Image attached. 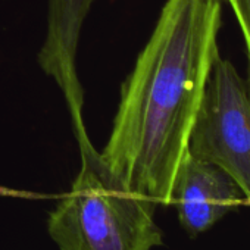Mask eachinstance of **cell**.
Listing matches in <instances>:
<instances>
[{
	"mask_svg": "<svg viewBox=\"0 0 250 250\" xmlns=\"http://www.w3.org/2000/svg\"><path fill=\"white\" fill-rule=\"evenodd\" d=\"M222 3L167 0L121 88L100 156L125 187L156 205H172L174 181L219 52Z\"/></svg>",
	"mask_w": 250,
	"mask_h": 250,
	"instance_id": "1",
	"label": "cell"
},
{
	"mask_svg": "<svg viewBox=\"0 0 250 250\" xmlns=\"http://www.w3.org/2000/svg\"><path fill=\"white\" fill-rule=\"evenodd\" d=\"M81 168L50 212L47 229L61 250H150L162 244L156 203L133 193L107 168L87 130L74 134Z\"/></svg>",
	"mask_w": 250,
	"mask_h": 250,
	"instance_id": "2",
	"label": "cell"
},
{
	"mask_svg": "<svg viewBox=\"0 0 250 250\" xmlns=\"http://www.w3.org/2000/svg\"><path fill=\"white\" fill-rule=\"evenodd\" d=\"M187 152L227 172L250 202V83L219 52L209 69Z\"/></svg>",
	"mask_w": 250,
	"mask_h": 250,
	"instance_id": "3",
	"label": "cell"
},
{
	"mask_svg": "<svg viewBox=\"0 0 250 250\" xmlns=\"http://www.w3.org/2000/svg\"><path fill=\"white\" fill-rule=\"evenodd\" d=\"M96 0H47V30L39 65L59 87L69 112L74 134L84 124V88L77 74V52L85 18Z\"/></svg>",
	"mask_w": 250,
	"mask_h": 250,
	"instance_id": "4",
	"label": "cell"
},
{
	"mask_svg": "<svg viewBox=\"0 0 250 250\" xmlns=\"http://www.w3.org/2000/svg\"><path fill=\"white\" fill-rule=\"evenodd\" d=\"M243 199V191L227 172L187 152L174 181L172 203L188 234L205 232Z\"/></svg>",
	"mask_w": 250,
	"mask_h": 250,
	"instance_id": "5",
	"label": "cell"
},
{
	"mask_svg": "<svg viewBox=\"0 0 250 250\" xmlns=\"http://www.w3.org/2000/svg\"><path fill=\"white\" fill-rule=\"evenodd\" d=\"M224 2H228L240 25L241 34L246 43V50H247V58H249V71H250V0H224Z\"/></svg>",
	"mask_w": 250,
	"mask_h": 250,
	"instance_id": "6",
	"label": "cell"
},
{
	"mask_svg": "<svg viewBox=\"0 0 250 250\" xmlns=\"http://www.w3.org/2000/svg\"><path fill=\"white\" fill-rule=\"evenodd\" d=\"M0 196H18V197H37L33 193H27V191H20V190H12L8 187H2L0 186Z\"/></svg>",
	"mask_w": 250,
	"mask_h": 250,
	"instance_id": "7",
	"label": "cell"
}]
</instances>
